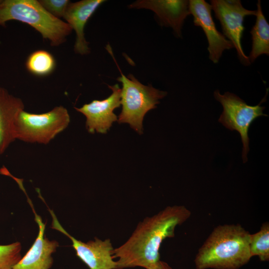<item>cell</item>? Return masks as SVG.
Instances as JSON below:
<instances>
[{
	"instance_id": "cell-1",
	"label": "cell",
	"mask_w": 269,
	"mask_h": 269,
	"mask_svg": "<svg viewBox=\"0 0 269 269\" xmlns=\"http://www.w3.org/2000/svg\"><path fill=\"white\" fill-rule=\"evenodd\" d=\"M191 213L184 206H169L139 222L123 244L114 248L113 258L116 269L142 267L146 269L160 260L163 240L175 236L177 226L186 221Z\"/></svg>"
},
{
	"instance_id": "cell-2",
	"label": "cell",
	"mask_w": 269,
	"mask_h": 269,
	"mask_svg": "<svg viewBox=\"0 0 269 269\" xmlns=\"http://www.w3.org/2000/svg\"><path fill=\"white\" fill-rule=\"evenodd\" d=\"M250 234L240 224L215 227L199 249L195 259L196 269H238L252 257Z\"/></svg>"
},
{
	"instance_id": "cell-3",
	"label": "cell",
	"mask_w": 269,
	"mask_h": 269,
	"mask_svg": "<svg viewBox=\"0 0 269 269\" xmlns=\"http://www.w3.org/2000/svg\"><path fill=\"white\" fill-rule=\"evenodd\" d=\"M11 20L25 23L38 31L52 46L64 43L72 28L49 13L36 0H0V26Z\"/></svg>"
},
{
	"instance_id": "cell-4",
	"label": "cell",
	"mask_w": 269,
	"mask_h": 269,
	"mask_svg": "<svg viewBox=\"0 0 269 269\" xmlns=\"http://www.w3.org/2000/svg\"><path fill=\"white\" fill-rule=\"evenodd\" d=\"M106 47L121 73V76L117 79L122 84L121 98L122 110L118 122L128 123L132 128L141 134L144 116L149 111L156 108L159 100L166 96L167 92L156 89L151 85L142 84L132 74L126 76L119 67L111 47L109 44Z\"/></svg>"
},
{
	"instance_id": "cell-5",
	"label": "cell",
	"mask_w": 269,
	"mask_h": 269,
	"mask_svg": "<svg viewBox=\"0 0 269 269\" xmlns=\"http://www.w3.org/2000/svg\"><path fill=\"white\" fill-rule=\"evenodd\" d=\"M70 122L68 112L62 106L38 114L22 110L14 122L15 138L25 142L46 144L66 129Z\"/></svg>"
},
{
	"instance_id": "cell-6",
	"label": "cell",
	"mask_w": 269,
	"mask_h": 269,
	"mask_svg": "<svg viewBox=\"0 0 269 269\" xmlns=\"http://www.w3.org/2000/svg\"><path fill=\"white\" fill-rule=\"evenodd\" d=\"M267 95L257 105L250 106L233 93L226 92L221 94L218 90L214 92L215 99L221 103L223 108L219 122L230 131H237L241 135L243 163L248 161L247 155L250 149L248 132L250 126L257 118L267 116L263 113L265 107L261 106L266 101Z\"/></svg>"
},
{
	"instance_id": "cell-7",
	"label": "cell",
	"mask_w": 269,
	"mask_h": 269,
	"mask_svg": "<svg viewBox=\"0 0 269 269\" xmlns=\"http://www.w3.org/2000/svg\"><path fill=\"white\" fill-rule=\"evenodd\" d=\"M212 9L219 20L223 35L233 45L240 62L244 66L251 63L243 49L241 39L245 29L246 16L256 15L257 10L245 8L239 0H210Z\"/></svg>"
},
{
	"instance_id": "cell-8",
	"label": "cell",
	"mask_w": 269,
	"mask_h": 269,
	"mask_svg": "<svg viewBox=\"0 0 269 269\" xmlns=\"http://www.w3.org/2000/svg\"><path fill=\"white\" fill-rule=\"evenodd\" d=\"M48 208L52 218L51 228L61 232L72 241L76 256L89 269H116V262L113 258L114 248L110 239L102 240L95 238L94 240L86 243L77 240L62 227L54 212Z\"/></svg>"
},
{
	"instance_id": "cell-9",
	"label": "cell",
	"mask_w": 269,
	"mask_h": 269,
	"mask_svg": "<svg viewBox=\"0 0 269 269\" xmlns=\"http://www.w3.org/2000/svg\"><path fill=\"white\" fill-rule=\"evenodd\" d=\"M112 90V94L103 100H93L75 110L83 114L86 118V127L91 134L95 132L106 134L117 121L118 118L114 110L121 105L122 90L118 84L108 85Z\"/></svg>"
},
{
	"instance_id": "cell-10",
	"label": "cell",
	"mask_w": 269,
	"mask_h": 269,
	"mask_svg": "<svg viewBox=\"0 0 269 269\" xmlns=\"http://www.w3.org/2000/svg\"><path fill=\"white\" fill-rule=\"evenodd\" d=\"M189 11L193 23L201 27L207 39L209 59L217 63L225 50L234 48L232 43L216 28L211 14L212 8L204 0H190Z\"/></svg>"
},
{
	"instance_id": "cell-11",
	"label": "cell",
	"mask_w": 269,
	"mask_h": 269,
	"mask_svg": "<svg viewBox=\"0 0 269 269\" xmlns=\"http://www.w3.org/2000/svg\"><path fill=\"white\" fill-rule=\"evenodd\" d=\"M187 0H137L128 5L130 8L152 11L161 26L171 27L177 37L182 36V28L190 14Z\"/></svg>"
},
{
	"instance_id": "cell-12",
	"label": "cell",
	"mask_w": 269,
	"mask_h": 269,
	"mask_svg": "<svg viewBox=\"0 0 269 269\" xmlns=\"http://www.w3.org/2000/svg\"><path fill=\"white\" fill-rule=\"evenodd\" d=\"M23 192L34 214V220L38 226L39 231L37 238L30 249L12 269H50L53 263L52 254L56 251L58 243L44 237L46 224L36 213L25 191L23 190Z\"/></svg>"
},
{
	"instance_id": "cell-13",
	"label": "cell",
	"mask_w": 269,
	"mask_h": 269,
	"mask_svg": "<svg viewBox=\"0 0 269 269\" xmlns=\"http://www.w3.org/2000/svg\"><path fill=\"white\" fill-rule=\"evenodd\" d=\"M105 0H82L70 2L63 18L75 31L76 37L74 51L76 54L86 55L90 53L89 42L85 37L84 28L88 19Z\"/></svg>"
},
{
	"instance_id": "cell-14",
	"label": "cell",
	"mask_w": 269,
	"mask_h": 269,
	"mask_svg": "<svg viewBox=\"0 0 269 269\" xmlns=\"http://www.w3.org/2000/svg\"><path fill=\"white\" fill-rule=\"evenodd\" d=\"M22 110L24 104L22 100L0 87V154L15 140L14 122Z\"/></svg>"
},
{
	"instance_id": "cell-15",
	"label": "cell",
	"mask_w": 269,
	"mask_h": 269,
	"mask_svg": "<svg viewBox=\"0 0 269 269\" xmlns=\"http://www.w3.org/2000/svg\"><path fill=\"white\" fill-rule=\"evenodd\" d=\"M257 6L256 22L250 31L252 44L248 58L251 63L261 55H269V24L262 11L261 0Z\"/></svg>"
},
{
	"instance_id": "cell-16",
	"label": "cell",
	"mask_w": 269,
	"mask_h": 269,
	"mask_svg": "<svg viewBox=\"0 0 269 269\" xmlns=\"http://www.w3.org/2000/svg\"><path fill=\"white\" fill-rule=\"evenodd\" d=\"M55 61L53 56L44 50H36L28 56L26 62L27 69L37 76H45L54 69Z\"/></svg>"
},
{
	"instance_id": "cell-17",
	"label": "cell",
	"mask_w": 269,
	"mask_h": 269,
	"mask_svg": "<svg viewBox=\"0 0 269 269\" xmlns=\"http://www.w3.org/2000/svg\"><path fill=\"white\" fill-rule=\"evenodd\" d=\"M249 250L251 257L257 256L261 261L269 260V224H263L259 231L251 234Z\"/></svg>"
},
{
	"instance_id": "cell-18",
	"label": "cell",
	"mask_w": 269,
	"mask_h": 269,
	"mask_svg": "<svg viewBox=\"0 0 269 269\" xmlns=\"http://www.w3.org/2000/svg\"><path fill=\"white\" fill-rule=\"evenodd\" d=\"M19 242L0 245V269H12L21 259Z\"/></svg>"
},
{
	"instance_id": "cell-19",
	"label": "cell",
	"mask_w": 269,
	"mask_h": 269,
	"mask_svg": "<svg viewBox=\"0 0 269 269\" xmlns=\"http://www.w3.org/2000/svg\"><path fill=\"white\" fill-rule=\"evenodd\" d=\"M41 5L51 14L60 19L70 2L68 0H40Z\"/></svg>"
},
{
	"instance_id": "cell-20",
	"label": "cell",
	"mask_w": 269,
	"mask_h": 269,
	"mask_svg": "<svg viewBox=\"0 0 269 269\" xmlns=\"http://www.w3.org/2000/svg\"><path fill=\"white\" fill-rule=\"evenodd\" d=\"M146 269H173L167 263L158 261L155 264L151 265Z\"/></svg>"
}]
</instances>
